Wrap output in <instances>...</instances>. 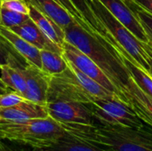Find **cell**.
I'll return each mask as SVG.
<instances>
[{"label": "cell", "mask_w": 152, "mask_h": 151, "mask_svg": "<svg viewBox=\"0 0 152 151\" xmlns=\"http://www.w3.org/2000/svg\"><path fill=\"white\" fill-rule=\"evenodd\" d=\"M61 123V122H60ZM66 132L105 151H152V126L138 127L61 123Z\"/></svg>", "instance_id": "cell-1"}, {"label": "cell", "mask_w": 152, "mask_h": 151, "mask_svg": "<svg viewBox=\"0 0 152 151\" xmlns=\"http://www.w3.org/2000/svg\"><path fill=\"white\" fill-rule=\"evenodd\" d=\"M64 35L65 41L90 57L121 93V88L127 83L130 74L118 50L106 40L94 36L77 20L64 29Z\"/></svg>", "instance_id": "cell-2"}, {"label": "cell", "mask_w": 152, "mask_h": 151, "mask_svg": "<svg viewBox=\"0 0 152 151\" xmlns=\"http://www.w3.org/2000/svg\"><path fill=\"white\" fill-rule=\"evenodd\" d=\"M142 45L146 53V61L150 65V74L152 76V44L148 42V43H142Z\"/></svg>", "instance_id": "cell-30"}, {"label": "cell", "mask_w": 152, "mask_h": 151, "mask_svg": "<svg viewBox=\"0 0 152 151\" xmlns=\"http://www.w3.org/2000/svg\"><path fill=\"white\" fill-rule=\"evenodd\" d=\"M42 70L49 76H54L62 73L69 68L67 60L62 54L49 50H41Z\"/></svg>", "instance_id": "cell-21"}, {"label": "cell", "mask_w": 152, "mask_h": 151, "mask_svg": "<svg viewBox=\"0 0 152 151\" xmlns=\"http://www.w3.org/2000/svg\"><path fill=\"white\" fill-rule=\"evenodd\" d=\"M49 117L46 106L24 101L11 108H0V121L20 122Z\"/></svg>", "instance_id": "cell-12"}, {"label": "cell", "mask_w": 152, "mask_h": 151, "mask_svg": "<svg viewBox=\"0 0 152 151\" xmlns=\"http://www.w3.org/2000/svg\"><path fill=\"white\" fill-rule=\"evenodd\" d=\"M23 69L12 65H4L0 69V78L4 85L21 96H24L26 92V78Z\"/></svg>", "instance_id": "cell-19"}, {"label": "cell", "mask_w": 152, "mask_h": 151, "mask_svg": "<svg viewBox=\"0 0 152 151\" xmlns=\"http://www.w3.org/2000/svg\"><path fill=\"white\" fill-rule=\"evenodd\" d=\"M0 35L4 36L18 52L20 55H21L24 60L30 65H33L38 69H42L41 63V55L40 50L29 44L22 37L12 32L10 28L0 24Z\"/></svg>", "instance_id": "cell-14"}, {"label": "cell", "mask_w": 152, "mask_h": 151, "mask_svg": "<svg viewBox=\"0 0 152 151\" xmlns=\"http://www.w3.org/2000/svg\"><path fill=\"white\" fill-rule=\"evenodd\" d=\"M17 145L18 143L16 142L0 138V151H24L20 148L22 144H19V147H17Z\"/></svg>", "instance_id": "cell-29"}, {"label": "cell", "mask_w": 152, "mask_h": 151, "mask_svg": "<svg viewBox=\"0 0 152 151\" xmlns=\"http://www.w3.org/2000/svg\"><path fill=\"white\" fill-rule=\"evenodd\" d=\"M121 93L138 117L152 126V97L145 93L131 77L121 88Z\"/></svg>", "instance_id": "cell-10"}, {"label": "cell", "mask_w": 152, "mask_h": 151, "mask_svg": "<svg viewBox=\"0 0 152 151\" xmlns=\"http://www.w3.org/2000/svg\"><path fill=\"white\" fill-rule=\"evenodd\" d=\"M29 2L51 18L63 30L76 20L66 9L54 0H29Z\"/></svg>", "instance_id": "cell-17"}, {"label": "cell", "mask_w": 152, "mask_h": 151, "mask_svg": "<svg viewBox=\"0 0 152 151\" xmlns=\"http://www.w3.org/2000/svg\"><path fill=\"white\" fill-rule=\"evenodd\" d=\"M69 66L71 68L75 75L77 76V79L79 80L82 86L85 88V90L87 92V93L93 98L94 101L97 100H102V99H110L113 97H120L118 94L106 89L102 85H101L99 83L94 81V79L90 78L88 76H86L85 73H83L81 70H79L77 67H75L72 63L69 62Z\"/></svg>", "instance_id": "cell-18"}, {"label": "cell", "mask_w": 152, "mask_h": 151, "mask_svg": "<svg viewBox=\"0 0 152 151\" xmlns=\"http://www.w3.org/2000/svg\"><path fill=\"white\" fill-rule=\"evenodd\" d=\"M53 101L91 103L94 100L82 86L77 76L69 66L62 73L51 76L47 93V103Z\"/></svg>", "instance_id": "cell-6"}, {"label": "cell", "mask_w": 152, "mask_h": 151, "mask_svg": "<svg viewBox=\"0 0 152 151\" xmlns=\"http://www.w3.org/2000/svg\"><path fill=\"white\" fill-rule=\"evenodd\" d=\"M8 92H9V90H8V89H4V88L0 87V95L4 94V93H8Z\"/></svg>", "instance_id": "cell-33"}, {"label": "cell", "mask_w": 152, "mask_h": 151, "mask_svg": "<svg viewBox=\"0 0 152 151\" xmlns=\"http://www.w3.org/2000/svg\"><path fill=\"white\" fill-rule=\"evenodd\" d=\"M0 87H2V88H4V89H8V90H9V88H8V87H7V86L4 85V83L2 81V79H1V78H0Z\"/></svg>", "instance_id": "cell-34"}, {"label": "cell", "mask_w": 152, "mask_h": 151, "mask_svg": "<svg viewBox=\"0 0 152 151\" xmlns=\"http://www.w3.org/2000/svg\"><path fill=\"white\" fill-rule=\"evenodd\" d=\"M110 12L126 26L141 42L148 43L149 38L141 23L126 4L125 0H99Z\"/></svg>", "instance_id": "cell-11"}, {"label": "cell", "mask_w": 152, "mask_h": 151, "mask_svg": "<svg viewBox=\"0 0 152 151\" xmlns=\"http://www.w3.org/2000/svg\"><path fill=\"white\" fill-rule=\"evenodd\" d=\"M29 5V0H2L1 3L2 7L23 14H28Z\"/></svg>", "instance_id": "cell-27"}, {"label": "cell", "mask_w": 152, "mask_h": 151, "mask_svg": "<svg viewBox=\"0 0 152 151\" xmlns=\"http://www.w3.org/2000/svg\"><path fill=\"white\" fill-rule=\"evenodd\" d=\"M28 14L17 12L4 7H1V25L6 28L20 25L29 19Z\"/></svg>", "instance_id": "cell-25"}, {"label": "cell", "mask_w": 152, "mask_h": 151, "mask_svg": "<svg viewBox=\"0 0 152 151\" xmlns=\"http://www.w3.org/2000/svg\"><path fill=\"white\" fill-rule=\"evenodd\" d=\"M55 2H57L60 5H61L64 9H66L74 18H75V20L84 28H86L87 31H89L90 33H92L94 36V32L92 31V29L89 28V26L86 23V21H85V20L83 19V17H82V15L80 14V12L77 10V8L74 6V4L70 2V0H54Z\"/></svg>", "instance_id": "cell-26"}, {"label": "cell", "mask_w": 152, "mask_h": 151, "mask_svg": "<svg viewBox=\"0 0 152 151\" xmlns=\"http://www.w3.org/2000/svg\"><path fill=\"white\" fill-rule=\"evenodd\" d=\"M95 123L103 125L138 127L143 122L121 97L97 100L89 103Z\"/></svg>", "instance_id": "cell-5"}, {"label": "cell", "mask_w": 152, "mask_h": 151, "mask_svg": "<svg viewBox=\"0 0 152 151\" xmlns=\"http://www.w3.org/2000/svg\"><path fill=\"white\" fill-rule=\"evenodd\" d=\"M119 52V51H118ZM120 58L126 67L127 70L129 71V74L131 77L134 79V81L137 84V85L148 95L152 97V76L148 73L147 71L143 70L137 65H135L134 62H132L128 58H126L125 55H123L119 52Z\"/></svg>", "instance_id": "cell-22"}, {"label": "cell", "mask_w": 152, "mask_h": 151, "mask_svg": "<svg viewBox=\"0 0 152 151\" xmlns=\"http://www.w3.org/2000/svg\"><path fill=\"white\" fill-rule=\"evenodd\" d=\"M125 2L141 23L145 33L147 34L149 42L152 44V14L138 5L133 0H125Z\"/></svg>", "instance_id": "cell-24"}, {"label": "cell", "mask_w": 152, "mask_h": 151, "mask_svg": "<svg viewBox=\"0 0 152 151\" xmlns=\"http://www.w3.org/2000/svg\"><path fill=\"white\" fill-rule=\"evenodd\" d=\"M62 55L69 62L72 63L75 67H77L79 70H81L90 78L94 79L106 89L118 94L123 99L121 93L110 81L108 76L86 53L65 41L62 44Z\"/></svg>", "instance_id": "cell-7"}, {"label": "cell", "mask_w": 152, "mask_h": 151, "mask_svg": "<svg viewBox=\"0 0 152 151\" xmlns=\"http://www.w3.org/2000/svg\"><path fill=\"white\" fill-rule=\"evenodd\" d=\"M26 101V99L18 93L12 91L0 95V108H11Z\"/></svg>", "instance_id": "cell-28"}, {"label": "cell", "mask_w": 152, "mask_h": 151, "mask_svg": "<svg viewBox=\"0 0 152 151\" xmlns=\"http://www.w3.org/2000/svg\"><path fill=\"white\" fill-rule=\"evenodd\" d=\"M0 64L4 65H12L20 68L26 67L28 63L24 60V58L18 53V52L13 48V46L0 35Z\"/></svg>", "instance_id": "cell-23"}, {"label": "cell", "mask_w": 152, "mask_h": 151, "mask_svg": "<svg viewBox=\"0 0 152 151\" xmlns=\"http://www.w3.org/2000/svg\"><path fill=\"white\" fill-rule=\"evenodd\" d=\"M70 2L80 12L86 23L89 26V28L92 29L96 37L106 40L108 43L113 44L115 47L118 45L113 36L103 27V25L100 22V20L94 13L91 8L90 0H70Z\"/></svg>", "instance_id": "cell-16"}, {"label": "cell", "mask_w": 152, "mask_h": 151, "mask_svg": "<svg viewBox=\"0 0 152 151\" xmlns=\"http://www.w3.org/2000/svg\"><path fill=\"white\" fill-rule=\"evenodd\" d=\"M90 4L97 19L118 43V45L116 48H123L138 67L150 73V65L146 61V53L142 42L117 20L99 0H90Z\"/></svg>", "instance_id": "cell-4"}, {"label": "cell", "mask_w": 152, "mask_h": 151, "mask_svg": "<svg viewBox=\"0 0 152 151\" xmlns=\"http://www.w3.org/2000/svg\"><path fill=\"white\" fill-rule=\"evenodd\" d=\"M47 148L54 151H105L68 133Z\"/></svg>", "instance_id": "cell-20"}, {"label": "cell", "mask_w": 152, "mask_h": 151, "mask_svg": "<svg viewBox=\"0 0 152 151\" xmlns=\"http://www.w3.org/2000/svg\"><path fill=\"white\" fill-rule=\"evenodd\" d=\"M31 151H54L53 150H50L48 148H34Z\"/></svg>", "instance_id": "cell-32"}, {"label": "cell", "mask_w": 152, "mask_h": 151, "mask_svg": "<svg viewBox=\"0 0 152 151\" xmlns=\"http://www.w3.org/2000/svg\"><path fill=\"white\" fill-rule=\"evenodd\" d=\"M28 15L30 19L36 23V25L39 28V29L53 43L62 48V44L65 42V35L64 30L61 27H59L51 18L43 13L31 3L29 5Z\"/></svg>", "instance_id": "cell-15"}, {"label": "cell", "mask_w": 152, "mask_h": 151, "mask_svg": "<svg viewBox=\"0 0 152 151\" xmlns=\"http://www.w3.org/2000/svg\"><path fill=\"white\" fill-rule=\"evenodd\" d=\"M1 68H2V65H1V64H0V69H1Z\"/></svg>", "instance_id": "cell-36"}, {"label": "cell", "mask_w": 152, "mask_h": 151, "mask_svg": "<svg viewBox=\"0 0 152 151\" xmlns=\"http://www.w3.org/2000/svg\"><path fill=\"white\" fill-rule=\"evenodd\" d=\"M133 1L152 14V0H133Z\"/></svg>", "instance_id": "cell-31"}, {"label": "cell", "mask_w": 152, "mask_h": 151, "mask_svg": "<svg viewBox=\"0 0 152 151\" xmlns=\"http://www.w3.org/2000/svg\"><path fill=\"white\" fill-rule=\"evenodd\" d=\"M10 28L12 32L22 37L24 40L41 50H49L62 54V48L53 43L29 18L20 25L13 26Z\"/></svg>", "instance_id": "cell-13"}, {"label": "cell", "mask_w": 152, "mask_h": 151, "mask_svg": "<svg viewBox=\"0 0 152 151\" xmlns=\"http://www.w3.org/2000/svg\"><path fill=\"white\" fill-rule=\"evenodd\" d=\"M50 117L61 123L92 125L95 123L89 103L53 101L46 104Z\"/></svg>", "instance_id": "cell-8"}, {"label": "cell", "mask_w": 152, "mask_h": 151, "mask_svg": "<svg viewBox=\"0 0 152 151\" xmlns=\"http://www.w3.org/2000/svg\"><path fill=\"white\" fill-rule=\"evenodd\" d=\"M67 134L62 125L47 117L20 122L0 121V138L24 146L47 148Z\"/></svg>", "instance_id": "cell-3"}, {"label": "cell", "mask_w": 152, "mask_h": 151, "mask_svg": "<svg viewBox=\"0 0 152 151\" xmlns=\"http://www.w3.org/2000/svg\"><path fill=\"white\" fill-rule=\"evenodd\" d=\"M23 70L26 78V92L23 97L32 102L46 106L51 76L30 64L24 67Z\"/></svg>", "instance_id": "cell-9"}, {"label": "cell", "mask_w": 152, "mask_h": 151, "mask_svg": "<svg viewBox=\"0 0 152 151\" xmlns=\"http://www.w3.org/2000/svg\"><path fill=\"white\" fill-rule=\"evenodd\" d=\"M1 3H2V0H0V24H1Z\"/></svg>", "instance_id": "cell-35"}]
</instances>
